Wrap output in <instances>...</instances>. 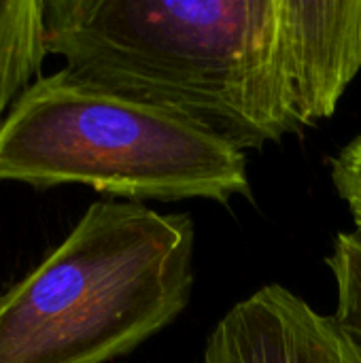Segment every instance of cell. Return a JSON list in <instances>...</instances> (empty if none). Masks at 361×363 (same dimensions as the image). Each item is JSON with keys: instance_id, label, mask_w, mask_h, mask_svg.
<instances>
[{"instance_id": "cell-1", "label": "cell", "mask_w": 361, "mask_h": 363, "mask_svg": "<svg viewBox=\"0 0 361 363\" xmlns=\"http://www.w3.org/2000/svg\"><path fill=\"white\" fill-rule=\"evenodd\" d=\"M47 49L236 149L330 119L361 72V0H45Z\"/></svg>"}, {"instance_id": "cell-2", "label": "cell", "mask_w": 361, "mask_h": 363, "mask_svg": "<svg viewBox=\"0 0 361 363\" xmlns=\"http://www.w3.org/2000/svg\"><path fill=\"white\" fill-rule=\"evenodd\" d=\"M196 230L187 213L98 200L0 294V363H111L189 306Z\"/></svg>"}, {"instance_id": "cell-3", "label": "cell", "mask_w": 361, "mask_h": 363, "mask_svg": "<svg viewBox=\"0 0 361 363\" xmlns=\"http://www.w3.org/2000/svg\"><path fill=\"white\" fill-rule=\"evenodd\" d=\"M0 181L83 185L130 202L251 198L247 157L232 143L64 68L34 81L2 121Z\"/></svg>"}, {"instance_id": "cell-4", "label": "cell", "mask_w": 361, "mask_h": 363, "mask_svg": "<svg viewBox=\"0 0 361 363\" xmlns=\"http://www.w3.org/2000/svg\"><path fill=\"white\" fill-rule=\"evenodd\" d=\"M202 363H361V349L334 315L270 283L217 321Z\"/></svg>"}, {"instance_id": "cell-5", "label": "cell", "mask_w": 361, "mask_h": 363, "mask_svg": "<svg viewBox=\"0 0 361 363\" xmlns=\"http://www.w3.org/2000/svg\"><path fill=\"white\" fill-rule=\"evenodd\" d=\"M49 55L45 0H0V125Z\"/></svg>"}, {"instance_id": "cell-6", "label": "cell", "mask_w": 361, "mask_h": 363, "mask_svg": "<svg viewBox=\"0 0 361 363\" xmlns=\"http://www.w3.org/2000/svg\"><path fill=\"white\" fill-rule=\"evenodd\" d=\"M326 266L336 285L334 317L361 349V232H338Z\"/></svg>"}]
</instances>
